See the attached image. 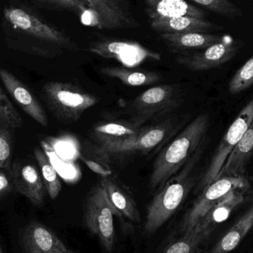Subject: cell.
<instances>
[{"label": "cell", "instance_id": "5", "mask_svg": "<svg viewBox=\"0 0 253 253\" xmlns=\"http://www.w3.org/2000/svg\"><path fill=\"white\" fill-rule=\"evenodd\" d=\"M3 13L6 22L21 34L68 50H79L68 36L30 10L11 6L5 7Z\"/></svg>", "mask_w": 253, "mask_h": 253}, {"label": "cell", "instance_id": "13", "mask_svg": "<svg viewBox=\"0 0 253 253\" xmlns=\"http://www.w3.org/2000/svg\"><path fill=\"white\" fill-rule=\"evenodd\" d=\"M0 79L9 94L29 117L43 126H48L42 107L25 84L3 68H0Z\"/></svg>", "mask_w": 253, "mask_h": 253}, {"label": "cell", "instance_id": "15", "mask_svg": "<svg viewBox=\"0 0 253 253\" xmlns=\"http://www.w3.org/2000/svg\"><path fill=\"white\" fill-rule=\"evenodd\" d=\"M224 36L208 33H163L159 38L170 51L181 55L207 48L221 42Z\"/></svg>", "mask_w": 253, "mask_h": 253}, {"label": "cell", "instance_id": "23", "mask_svg": "<svg viewBox=\"0 0 253 253\" xmlns=\"http://www.w3.org/2000/svg\"><path fill=\"white\" fill-rule=\"evenodd\" d=\"M100 72L106 77L117 79L130 87L151 85L159 83L162 79V76L154 71L130 69L125 67H105L100 70Z\"/></svg>", "mask_w": 253, "mask_h": 253}, {"label": "cell", "instance_id": "6", "mask_svg": "<svg viewBox=\"0 0 253 253\" xmlns=\"http://www.w3.org/2000/svg\"><path fill=\"white\" fill-rule=\"evenodd\" d=\"M169 123H162L143 129L127 138H99L98 152L105 156H120L135 153H147L166 141L171 132Z\"/></svg>", "mask_w": 253, "mask_h": 253}, {"label": "cell", "instance_id": "16", "mask_svg": "<svg viewBox=\"0 0 253 253\" xmlns=\"http://www.w3.org/2000/svg\"><path fill=\"white\" fill-rule=\"evenodd\" d=\"M150 20L190 16L205 19L206 13L186 0H144Z\"/></svg>", "mask_w": 253, "mask_h": 253}, {"label": "cell", "instance_id": "11", "mask_svg": "<svg viewBox=\"0 0 253 253\" xmlns=\"http://www.w3.org/2000/svg\"><path fill=\"white\" fill-rule=\"evenodd\" d=\"M88 50L105 59H116L128 68L136 66L147 59H162L159 53L149 50L135 42L102 40L92 43Z\"/></svg>", "mask_w": 253, "mask_h": 253}, {"label": "cell", "instance_id": "35", "mask_svg": "<svg viewBox=\"0 0 253 253\" xmlns=\"http://www.w3.org/2000/svg\"><path fill=\"white\" fill-rule=\"evenodd\" d=\"M0 253H1V248H0Z\"/></svg>", "mask_w": 253, "mask_h": 253}, {"label": "cell", "instance_id": "18", "mask_svg": "<svg viewBox=\"0 0 253 253\" xmlns=\"http://www.w3.org/2000/svg\"><path fill=\"white\" fill-rule=\"evenodd\" d=\"M154 31L163 33H208L223 31L224 28L205 19L180 16L150 20Z\"/></svg>", "mask_w": 253, "mask_h": 253}, {"label": "cell", "instance_id": "34", "mask_svg": "<svg viewBox=\"0 0 253 253\" xmlns=\"http://www.w3.org/2000/svg\"><path fill=\"white\" fill-rule=\"evenodd\" d=\"M110 1H112L114 4H117V5L120 6L121 7L122 4L123 3L126 2V0H110Z\"/></svg>", "mask_w": 253, "mask_h": 253}, {"label": "cell", "instance_id": "25", "mask_svg": "<svg viewBox=\"0 0 253 253\" xmlns=\"http://www.w3.org/2000/svg\"><path fill=\"white\" fill-rule=\"evenodd\" d=\"M34 156L38 162L41 171V176L44 187L50 199L57 198L62 190V184L54 167L48 156L40 148L34 149Z\"/></svg>", "mask_w": 253, "mask_h": 253}, {"label": "cell", "instance_id": "17", "mask_svg": "<svg viewBox=\"0 0 253 253\" xmlns=\"http://www.w3.org/2000/svg\"><path fill=\"white\" fill-rule=\"evenodd\" d=\"M253 154V120L242 139L227 158L216 179L226 176H245L247 167Z\"/></svg>", "mask_w": 253, "mask_h": 253}, {"label": "cell", "instance_id": "33", "mask_svg": "<svg viewBox=\"0 0 253 253\" xmlns=\"http://www.w3.org/2000/svg\"><path fill=\"white\" fill-rule=\"evenodd\" d=\"M83 161L92 171L96 172V174L100 175L101 177L111 176V174H112V171L109 168L101 165L100 163L86 159H83Z\"/></svg>", "mask_w": 253, "mask_h": 253}, {"label": "cell", "instance_id": "19", "mask_svg": "<svg viewBox=\"0 0 253 253\" xmlns=\"http://www.w3.org/2000/svg\"><path fill=\"white\" fill-rule=\"evenodd\" d=\"M85 1L97 16L100 28H128L137 25L123 7L110 0H85Z\"/></svg>", "mask_w": 253, "mask_h": 253}, {"label": "cell", "instance_id": "24", "mask_svg": "<svg viewBox=\"0 0 253 253\" xmlns=\"http://www.w3.org/2000/svg\"><path fill=\"white\" fill-rule=\"evenodd\" d=\"M211 233L198 223L184 236L171 244L163 253H196L201 245L209 239Z\"/></svg>", "mask_w": 253, "mask_h": 253}, {"label": "cell", "instance_id": "14", "mask_svg": "<svg viewBox=\"0 0 253 253\" xmlns=\"http://www.w3.org/2000/svg\"><path fill=\"white\" fill-rule=\"evenodd\" d=\"M22 245L25 253H76L67 248L51 230L37 221L25 227Z\"/></svg>", "mask_w": 253, "mask_h": 253}, {"label": "cell", "instance_id": "10", "mask_svg": "<svg viewBox=\"0 0 253 253\" xmlns=\"http://www.w3.org/2000/svg\"><path fill=\"white\" fill-rule=\"evenodd\" d=\"M242 46V40H236L227 34L219 42L203 50L178 55L175 60L190 71H208L230 62L239 53Z\"/></svg>", "mask_w": 253, "mask_h": 253}, {"label": "cell", "instance_id": "12", "mask_svg": "<svg viewBox=\"0 0 253 253\" xmlns=\"http://www.w3.org/2000/svg\"><path fill=\"white\" fill-rule=\"evenodd\" d=\"M11 176L16 191L35 206L42 205L45 187L40 172L34 165L16 161L12 164Z\"/></svg>", "mask_w": 253, "mask_h": 253}, {"label": "cell", "instance_id": "28", "mask_svg": "<svg viewBox=\"0 0 253 253\" xmlns=\"http://www.w3.org/2000/svg\"><path fill=\"white\" fill-rule=\"evenodd\" d=\"M208 10L230 19H236L243 16V12L230 0H191Z\"/></svg>", "mask_w": 253, "mask_h": 253}, {"label": "cell", "instance_id": "4", "mask_svg": "<svg viewBox=\"0 0 253 253\" xmlns=\"http://www.w3.org/2000/svg\"><path fill=\"white\" fill-rule=\"evenodd\" d=\"M114 215L122 217L111 205L102 186L97 184L92 189L86 202L84 224L92 234L98 236L108 253L114 250L115 241Z\"/></svg>", "mask_w": 253, "mask_h": 253}, {"label": "cell", "instance_id": "27", "mask_svg": "<svg viewBox=\"0 0 253 253\" xmlns=\"http://www.w3.org/2000/svg\"><path fill=\"white\" fill-rule=\"evenodd\" d=\"M253 84V55L236 71L229 83V92L238 94Z\"/></svg>", "mask_w": 253, "mask_h": 253}, {"label": "cell", "instance_id": "32", "mask_svg": "<svg viewBox=\"0 0 253 253\" xmlns=\"http://www.w3.org/2000/svg\"><path fill=\"white\" fill-rule=\"evenodd\" d=\"M13 187L11 173L0 169V200L12 191Z\"/></svg>", "mask_w": 253, "mask_h": 253}, {"label": "cell", "instance_id": "1", "mask_svg": "<svg viewBox=\"0 0 253 253\" xmlns=\"http://www.w3.org/2000/svg\"><path fill=\"white\" fill-rule=\"evenodd\" d=\"M210 126L209 116L201 114L161 150L149 178L153 190H160L177 175L200 147Z\"/></svg>", "mask_w": 253, "mask_h": 253}, {"label": "cell", "instance_id": "22", "mask_svg": "<svg viewBox=\"0 0 253 253\" xmlns=\"http://www.w3.org/2000/svg\"><path fill=\"white\" fill-rule=\"evenodd\" d=\"M253 227V201L248 211L212 248L211 253H229L238 248Z\"/></svg>", "mask_w": 253, "mask_h": 253}, {"label": "cell", "instance_id": "8", "mask_svg": "<svg viewBox=\"0 0 253 253\" xmlns=\"http://www.w3.org/2000/svg\"><path fill=\"white\" fill-rule=\"evenodd\" d=\"M179 89L174 84H159L137 96L131 103L134 125L143 123L165 114L179 104Z\"/></svg>", "mask_w": 253, "mask_h": 253}, {"label": "cell", "instance_id": "20", "mask_svg": "<svg viewBox=\"0 0 253 253\" xmlns=\"http://www.w3.org/2000/svg\"><path fill=\"white\" fill-rule=\"evenodd\" d=\"M99 184L111 205L122 216L123 215L134 222L140 221L139 212L137 210L135 201L114 178L111 176L101 177Z\"/></svg>", "mask_w": 253, "mask_h": 253}, {"label": "cell", "instance_id": "3", "mask_svg": "<svg viewBox=\"0 0 253 253\" xmlns=\"http://www.w3.org/2000/svg\"><path fill=\"white\" fill-rule=\"evenodd\" d=\"M43 96L56 118L65 123H75L99 99L71 83L49 82L42 89Z\"/></svg>", "mask_w": 253, "mask_h": 253}, {"label": "cell", "instance_id": "30", "mask_svg": "<svg viewBox=\"0 0 253 253\" xmlns=\"http://www.w3.org/2000/svg\"><path fill=\"white\" fill-rule=\"evenodd\" d=\"M10 128L0 125V169L12 172V141Z\"/></svg>", "mask_w": 253, "mask_h": 253}, {"label": "cell", "instance_id": "26", "mask_svg": "<svg viewBox=\"0 0 253 253\" xmlns=\"http://www.w3.org/2000/svg\"><path fill=\"white\" fill-rule=\"evenodd\" d=\"M142 128L135 125H126L123 123H106L100 125L94 128V132L99 138H127L139 133Z\"/></svg>", "mask_w": 253, "mask_h": 253}, {"label": "cell", "instance_id": "7", "mask_svg": "<svg viewBox=\"0 0 253 253\" xmlns=\"http://www.w3.org/2000/svg\"><path fill=\"white\" fill-rule=\"evenodd\" d=\"M253 120V98L242 108L225 132L202 177L197 190L202 192L213 182L233 149L242 139Z\"/></svg>", "mask_w": 253, "mask_h": 253}, {"label": "cell", "instance_id": "31", "mask_svg": "<svg viewBox=\"0 0 253 253\" xmlns=\"http://www.w3.org/2000/svg\"><path fill=\"white\" fill-rule=\"evenodd\" d=\"M42 5L52 9L67 10L81 17L90 7L85 0H34Z\"/></svg>", "mask_w": 253, "mask_h": 253}, {"label": "cell", "instance_id": "29", "mask_svg": "<svg viewBox=\"0 0 253 253\" xmlns=\"http://www.w3.org/2000/svg\"><path fill=\"white\" fill-rule=\"evenodd\" d=\"M0 125L10 128L21 127L22 117L15 109L2 89L0 87Z\"/></svg>", "mask_w": 253, "mask_h": 253}, {"label": "cell", "instance_id": "2", "mask_svg": "<svg viewBox=\"0 0 253 253\" xmlns=\"http://www.w3.org/2000/svg\"><path fill=\"white\" fill-rule=\"evenodd\" d=\"M193 164H188L181 173L168 181L150 202L144 225V231L147 235L154 234L185 200L194 184V178L189 175Z\"/></svg>", "mask_w": 253, "mask_h": 253}, {"label": "cell", "instance_id": "21", "mask_svg": "<svg viewBox=\"0 0 253 253\" xmlns=\"http://www.w3.org/2000/svg\"><path fill=\"white\" fill-rule=\"evenodd\" d=\"M244 193L243 189H241L234 190L227 195L208 211L199 224L212 233L219 224L228 219L233 211L244 202Z\"/></svg>", "mask_w": 253, "mask_h": 253}, {"label": "cell", "instance_id": "9", "mask_svg": "<svg viewBox=\"0 0 253 253\" xmlns=\"http://www.w3.org/2000/svg\"><path fill=\"white\" fill-rule=\"evenodd\" d=\"M248 186L245 177H223L211 183L202 190L200 196L184 215L181 223V231L185 233L191 230L212 207L227 195L234 190L245 189Z\"/></svg>", "mask_w": 253, "mask_h": 253}]
</instances>
